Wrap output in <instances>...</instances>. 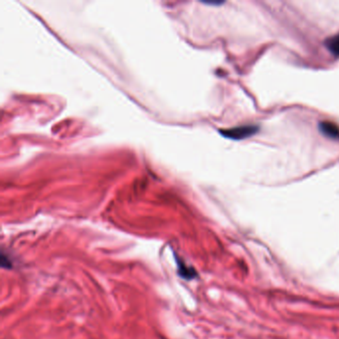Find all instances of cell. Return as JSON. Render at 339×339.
<instances>
[{
    "label": "cell",
    "instance_id": "cell-1",
    "mask_svg": "<svg viewBox=\"0 0 339 339\" xmlns=\"http://www.w3.org/2000/svg\"><path fill=\"white\" fill-rule=\"evenodd\" d=\"M259 130L260 128L256 125H244L220 131V134L222 135V136L232 140H242L255 136L259 132Z\"/></svg>",
    "mask_w": 339,
    "mask_h": 339
},
{
    "label": "cell",
    "instance_id": "cell-2",
    "mask_svg": "<svg viewBox=\"0 0 339 339\" xmlns=\"http://www.w3.org/2000/svg\"><path fill=\"white\" fill-rule=\"evenodd\" d=\"M319 132L328 138L331 139H339V127L334 123L323 121L318 125Z\"/></svg>",
    "mask_w": 339,
    "mask_h": 339
},
{
    "label": "cell",
    "instance_id": "cell-3",
    "mask_svg": "<svg viewBox=\"0 0 339 339\" xmlns=\"http://www.w3.org/2000/svg\"><path fill=\"white\" fill-rule=\"evenodd\" d=\"M325 45L332 55L339 56V33L327 39Z\"/></svg>",
    "mask_w": 339,
    "mask_h": 339
},
{
    "label": "cell",
    "instance_id": "cell-4",
    "mask_svg": "<svg viewBox=\"0 0 339 339\" xmlns=\"http://www.w3.org/2000/svg\"><path fill=\"white\" fill-rule=\"evenodd\" d=\"M204 4H207V5H221L223 4L224 2H203Z\"/></svg>",
    "mask_w": 339,
    "mask_h": 339
}]
</instances>
